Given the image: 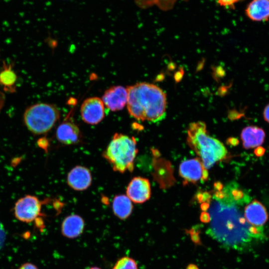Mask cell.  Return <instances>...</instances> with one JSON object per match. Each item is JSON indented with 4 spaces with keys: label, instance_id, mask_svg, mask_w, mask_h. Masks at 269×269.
I'll return each instance as SVG.
<instances>
[{
    "label": "cell",
    "instance_id": "obj_30",
    "mask_svg": "<svg viewBox=\"0 0 269 269\" xmlns=\"http://www.w3.org/2000/svg\"><path fill=\"white\" fill-rule=\"evenodd\" d=\"M89 269H101L98 267H92V268H91Z\"/></svg>",
    "mask_w": 269,
    "mask_h": 269
},
{
    "label": "cell",
    "instance_id": "obj_6",
    "mask_svg": "<svg viewBox=\"0 0 269 269\" xmlns=\"http://www.w3.org/2000/svg\"><path fill=\"white\" fill-rule=\"evenodd\" d=\"M42 203L37 197L30 195L19 199L13 208L15 217L19 221L26 223L36 221L42 215Z\"/></svg>",
    "mask_w": 269,
    "mask_h": 269
},
{
    "label": "cell",
    "instance_id": "obj_1",
    "mask_svg": "<svg viewBox=\"0 0 269 269\" xmlns=\"http://www.w3.org/2000/svg\"><path fill=\"white\" fill-rule=\"evenodd\" d=\"M199 194L201 208L210 216L207 233L229 249L244 250L264 237L262 227L251 225L240 209L247 201L237 199L233 195L231 182L223 185L216 182L214 190Z\"/></svg>",
    "mask_w": 269,
    "mask_h": 269
},
{
    "label": "cell",
    "instance_id": "obj_17",
    "mask_svg": "<svg viewBox=\"0 0 269 269\" xmlns=\"http://www.w3.org/2000/svg\"><path fill=\"white\" fill-rule=\"evenodd\" d=\"M133 210L132 201L126 195H116L112 202L114 214L119 219L124 220L128 219Z\"/></svg>",
    "mask_w": 269,
    "mask_h": 269
},
{
    "label": "cell",
    "instance_id": "obj_28",
    "mask_svg": "<svg viewBox=\"0 0 269 269\" xmlns=\"http://www.w3.org/2000/svg\"><path fill=\"white\" fill-rule=\"evenodd\" d=\"M229 141L233 145H237L239 143V140L236 138H231Z\"/></svg>",
    "mask_w": 269,
    "mask_h": 269
},
{
    "label": "cell",
    "instance_id": "obj_5",
    "mask_svg": "<svg viewBox=\"0 0 269 269\" xmlns=\"http://www.w3.org/2000/svg\"><path fill=\"white\" fill-rule=\"evenodd\" d=\"M57 108L51 104L39 103L28 107L23 114V122L27 129L34 134L47 133L59 118Z\"/></svg>",
    "mask_w": 269,
    "mask_h": 269
},
{
    "label": "cell",
    "instance_id": "obj_14",
    "mask_svg": "<svg viewBox=\"0 0 269 269\" xmlns=\"http://www.w3.org/2000/svg\"><path fill=\"white\" fill-rule=\"evenodd\" d=\"M84 227L85 222L83 218L77 214H71L62 221L61 232L64 237L74 239L83 233Z\"/></svg>",
    "mask_w": 269,
    "mask_h": 269
},
{
    "label": "cell",
    "instance_id": "obj_8",
    "mask_svg": "<svg viewBox=\"0 0 269 269\" xmlns=\"http://www.w3.org/2000/svg\"><path fill=\"white\" fill-rule=\"evenodd\" d=\"M104 104L98 97L86 99L80 108L81 116L86 123L95 125L101 122L105 117Z\"/></svg>",
    "mask_w": 269,
    "mask_h": 269
},
{
    "label": "cell",
    "instance_id": "obj_25",
    "mask_svg": "<svg viewBox=\"0 0 269 269\" xmlns=\"http://www.w3.org/2000/svg\"><path fill=\"white\" fill-rule=\"evenodd\" d=\"M263 114L264 120L269 123V103L265 107Z\"/></svg>",
    "mask_w": 269,
    "mask_h": 269
},
{
    "label": "cell",
    "instance_id": "obj_7",
    "mask_svg": "<svg viewBox=\"0 0 269 269\" xmlns=\"http://www.w3.org/2000/svg\"><path fill=\"white\" fill-rule=\"evenodd\" d=\"M180 176L186 183H196L199 181L207 180L208 172L201 159L198 158L187 159L179 165Z\"/></svg>",
    "mask_w": 269,
    "mask_h": 269
},
{
    "label": "cell",
    "instance_id": "obj_2",
    "mask_svg": "<svg viewBox=\"0 0 269 269\" xmlns=\"http://www.w3.org/2000/svg\"><path fill=\"white\" fill-rule=\"evenodd\" d=\"M127 108L130 115L139 121L155 123L166 115V96L157 86L146 82L127 87Z\"/></svg>",
    "mask_w": 269,
    "mask_h": 269
},
{
    "label": "cell",
    "instance_id": "obj_22",
    "mask_svg": "<svg viewBox=\"0 0 269 269\" xmlns=\"http://www.w3.org/2000/svg\"><path fill=\"white\" fill-rule=\"evenodd\" d=\"M200 221L204 223H209L210 220V216L206 212L203 211L200 216Z\"/></svg>",
    "mask_w": 269,
    "mask_h": 269
},
{
    "label": "cell",
    "instance_id": "obj_4",
    "mask_svg": "<svg viewBox=\"0 0 269 269\" xmlns=\"http://www.w3.org/2000/svg\"><path fill=\"white\" fill-rule=\"evenodd\" d=\"M137 151L134 136L115 133L102 155L115 171L124 173L133 171Z\"/></svg>",
    "mask_w": 269,
    "mask_h": 269
},
{
    "label": "cell",
    "instance_id": "obj_13",
    "mask_svg": "<svg viewBox=\"0 0 269 269\" xmlns=\"http://www.w3.org/2000/svg\"><path fill=\"white\" fill-rule=\"evenodd\" d=\"M244 215L251 225L257 227H262L269 218L265 206L256 199L245 207Z\"/></svg>",
    "mask_w": 269,
    "mask_h": 269
},
{
    "label": "cell",
    "instance_id": "obj_18",
    "mask_svg": "<svg viewBox=\"0 0 269 269\" xmlns=\"http://www.w3.org/2000/svg\"><path fill=\"white\" fill-rule=\"evenodd\" d=\"M16 81L17 75L12 65L3 63L0 70V86L5 92L13 93L16 90Z\"/></svg>",
    "mask_w": 269,
    "mask_h": 269
},
{
    "label": "cell",
    "instance_id": "obj_11",
    "mask_svg": "<svg viewBox=\"0 0 269 269\" xmlns=\"http://www.w3.org/2000/svg\"><path fill=\"white\" fill-rule=\"evenodd\" d=\"M104 105L112 111L122 110L127 104V89L122 86H115L107 89L102 97Z\"/></svg>",
    "mask_w": 269,
    "mask_h": 269
},
{
    "label": "cell",
    "instance_id": "obj_16",
    "mask_svg": "<svg viewBox=\"0 0 269 269\" xmlns=\"http://www.w3.org/2000/svg\"><path fill=\"white\" fill-rule=\"evenodd\" d=\"M248 18L254 21H264L269 18V0H253L245 10Z\"/></svg>",
    "mask_w": 269,
    "mask_h": 269
},
{
    "label": "cell",
    "instance_id": "obj_29",
    "mask_svg": "<svg viewBox=\"0 0 269 269\" xmlns=\"http://www.w3.org/2000/svg\"><path fill=\"white\" fill-rule=\"evenodd\" d=\"M186 269H200L195 264H190L187 266Z\"/></svg>",
    "mask_w": 269,
    "mask_h": 269
},
{
    "label": "cell",
    "instance_id": "obj_12",
    "mask_svg": "<svg viewBox=\"0 0 269 269\" xmlns=\"http://www.w3.org/2000/svg\"><path fill=\"white\" fill-rule=\"evenodd\" d=\"M57 140L64 145H73L81 141L82 135L79 127L73 122H62L56 132Z\"/></svg>",
    "mask_w": 269,
    "mask_h": 269
},
{
    "label": "cell",
    "instance_id": "obj_19",
    "mask_svg": "<svg viewBox=\"0 0 269 269\" xmlns=\"http://www.w3.org/2000/svg\"><path fill=\"white\" fill-rule=\"evenodd\" d=\"M112 269H138V267L134 259L125 256L117 261Z\"/></svg>",
    "mask_w": 269,
    "mask_h": 269
},
{
    "label": "cell",
    "instance_id": "obj_15",
    "mask_svg": "<svg viewBox=\"0 0 269 269\" xmlns=\"http://www.w3.org/2000/svg\"><path fill=\"white\" fill-rule=\"evenodd\" d=\"M264 130L256 126H249L244 128L241 134L243 145L245 149H250L262 145L265 140Z\"/></svg>",
    "mask_w": 269,
    "mask_h": 269
},
{
    "label": "cell",
    "instance_id": "obj_20",
    "mask_svg": "<svg viewBox=\"0 0 269 269\" xmlns=\"http://www.w3.org/2000/svg\"><path fill=\"white\" fill-rule=\"evenodd\" d=\"M200 229L195 227L189 230H186V233L189 235L191 241L195 245H202V243L200 237Z\"/></svg>",
    "mask_w": 269,
    "mask_h": 269
},
{
    "label": "cell",
    "instance_id": "obj_3",
    "mask_svg": "<svg viewBox=\"0 0 269 269\" xmlns=\"http://www.w3.org/2000/svg\"><path fill=\"white\" fill-rule=\"evenodd\" d=\"M187 143L208 170L216 162L226 158L227 148L218 139L208 134L203 122L191 123L187 130Z\"/></svg>",
    "mask_w": 269,
    "mask_h": 269
},
{
    "label": "cell",
    "instance_id": "obj_10",
    "mask_svg": "<svg viewBox=\"0 0 269 269\" xmlns=\"http://www.w3.org/2000/svg\"><path fill=\"white\" fill-rule=\"evenodd\" d=\"M92 177L90 170L86 167L77 165L68 172L67 182L69 186L76 191H84L91 185Z\"/></svg>",
    "mask_w": 269,
    "mask_h": 269
},
{
    "label": "cell",
    "instance_id": "obj_24",
    "mask_svg": "<svg viewBox=\"0 0 269 269\" xmlns=\"http://www.w3.org/2000/svg\"><path fill=\"white\" fill-rule=\"evenodd\" d=\"M18 269H39L36 266L31 263H25Z\"/></svg>",
    "mask_w": 269,
    "mask_h": 269
},
{
    "label": "cell",
    "instance_id": "obj_9",
    "mask_svg": "<svg viewBox=\"0 0 269 269\" xmlns=\"http://www.w3.org/2000/svg\"><path fill=\"white\" fill-rule=\"evenodd\" d=\"M126 195L134 203L141 204L147 201L151 196L150 182L147 178L134 177L126 188Z\"/></svg>",
    "mask_w": 269,
    "mask_h": 269
},
{
    "label": "cell",
    "instance_id": "obj_26",
    "mask_svg": "<svg viewBox=\"0 0 269 269\" xmlns=\"http://www.w3.org/2000/svg\"><path fill=\"white\" fill-rule=\"evenodd\" d=\"M5 237V232L3 225L0 222V248L2 245Z\"/></svg>",
    "mask_w": 269,
    "mask_h": 269
},
{
    "label": "cell",
    "instance_id": "obj_23",
    "mask_svg": "<svg viewBox=\"0 0 269 269\" xmlns=\"http://www.w3.org/2000/svg\"><path fill=\"white\" fill-rule=\"evenodd\" d=\"M265 152L266 149L261 146H257V147L256 148L254 151V154L257 157H261L263 156L265 154Z\"/></svg>",
    "mask_w": 269,
    "mask_h": 269
},
{
    "label": "cell",
    "instance_id": "obj_21",
    "mask_svg": "<svg viewBox=\"0 0 269 269\" xmlns=\"http://www.w3.org/2000/svg\"><path fill=\"white\" fill-rule=\"evenodd\" d=\"M242 0H216V1L223 6H231L235 3Z\"/></svg>",
    "mask_w": 269,
    "mask_h": 269
},
{
    "label": "cell",
    "instance_id": "obj_27",
    "mask_svg": "<svg viewBox=\"0 0 269 269\" xmlns=\"http://www.w3.org/2000/svg\"><path fill=\"white\" fill-rule=\"evenodd\" d=\"M5 95L4 94L0 91V111L2 109L4 103H5Z\"/></svg>",
    "mask_w": 269,
    "mask_h": 269
}]
</instances>
